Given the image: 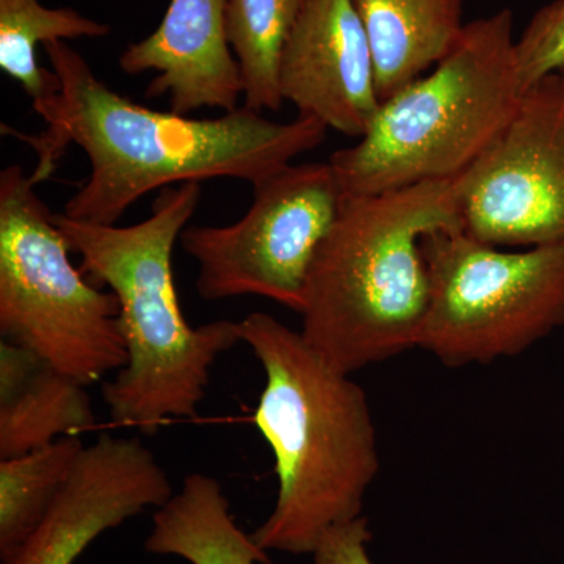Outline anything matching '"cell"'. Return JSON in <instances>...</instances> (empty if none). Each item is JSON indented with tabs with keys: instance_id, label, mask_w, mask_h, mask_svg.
<instances>
[{
	"instance_id": "obj_1",
	"label": "cell",
	"mask_w": 564,
	"mask_h": 564,
	"mask_svg": "<svg viewBox=\"0 0 564 564\" xmlns=\"http://www.w3.org/2000/svg\"><path fill=\"white\" fill-rule=\"evenodd\" d=\"M44 51L61 80L57 95L32 102L46 131H2L39 154L36 184L50 180L69 144L87 154L90 174L62 212L73 220L117 225L141 196L185 182L258 184L321 147L328 132L315 118L278 122L247 106L214 120L152 110L107 87L66 41L44 44Z\"/></svg>"
},
{
	"instance_id": "obj_2",
	"label": "cell",
	"mask_w": 564,
	"mask_h": 564,
	"mask_svg": "<svg viewBox=\"0 0 564 564\" xmlns=\"http://www.w3.org/2000/svg\"><path fill=\"white\" fill-rule=\"evenodd\" d=\"M239 332L265 372L254 423L278 475L273 511L251 534L267 552L313 555L329 529L361 518L380 469L369 400L273 315L251 313Z\"/></svg>"
},
{
	"instance_id": "obj_3",
	"label": "cell",
	"mask_w": 564,
	"mask_h": 564,
	"mask_svg": "<svg viewBox=\"0 0 564 564\" xmlns=\"http://www.w3.org/2000/svg\"><path fill=\"white\" fill-rule=\"evenodd\" d=\"M202 198L199 182L162 188L147 220L93 225L55 214L82 272L107 285L120 303L128 362L104 384L111 422L154 434L170 419H193L206 397L210 370L240 339L239 322L193 328L185 321L173 274L174 245Z\"/></svg>"
},
{
	"instance_id": "obj_4",
	"label": "cell",
	"mask_w": 564,
	"mask_h": 564,
	"mask_svg": "<svg viewBox=\"0 0 564 564\" xmlns=\"http://www.w3.org/2000/svg\"><path fill=\"white\" fill-rule=\"evenodd\" d=\"M454 228V180L345 196L307 276L306 343L348 375L419 347L430 302L423 239Z\"/></svg>"
},
{
	"instance_id": "obj_5",
	"label": "cell",
	"mask_w": 564,
	"mask_h": 564,
	"mask_svg": "<svg viewBox=\"0 0 564 564\" xmlns=\"http://www.w3.org/2000/svg\"><path fill=\"white\" fill-rule=\"evenodd\" d=\"M522 93L513 11L467 22L432 73L381 102L355 147L334 152L344 196L456 180L499 135Z\"/></svg>"
},
{
	"instance_id": "obj_6",
	"label": "cell",
	"mask_w": 564,
	"mask_h": 564,
	"mask_svg": "<svg viewBox=\"0 0 564 564\" xmlns=\"http://www.w3.org/2000/svg\"><path fill=\"white\" fill-rule=\"evenodd\" d=\"M32 174L0 173V333L85 386L128 362L120 303L85 280Z\"/></svg>"
},
{
	"instance_id": "obj_7",
	"label": "cell",
	"mask_w": 564,
	"mask_h": 564,
	"mask_svg": "<svg viewBox=\"0 0 564 564\" xmlns=\"http://www.w3.org/2000/svg\"><path fill=\"white\" fill-rule=\"evenodd\" d=\"M422 248L430 302L419 348L444 366L511 358L564 326V242L505 251L454 228Z\"/></svg>"
},
{
	"instance_id": "obj_8",
	"label": "cell",
	"mask_w": 564,
	"mask_h": 564,
	"mask_svg": "<svg viewBox=\"0 0 564 564\" xmlns=\"http://www.w3.org/2000/svg\"><path fill=\"white\" fill-rule=\"evenodd\" d=\"M344 198L332 163H291L252 185L239 221L187 226L180 243L198 263V295H258L302 314L311 267Z\"/></svg>"
},
{
	"instance_id": "obj_9",
	"label": "cell",
	"mask_w": 564,
	"mask_h": 564,
	"mask_svg": "<svg viewBox=\"0 0 564 564\" xmlns=\"http://www.w3.org/2000/svg\"><path fill=\"white\" fill-rule=\"evenodd\" d=\"M454 185L459 225L478 242H564V70L522 93L502 131Z\"/></svg>"
},
{
	"instance_id": "obj_10",
	"label": "cell",
	"mask_w": 564,
	"mask_h": 564,
	"mask_svg": "<svg viewBox=\"0 0 564 564\" xmlns=\"http://www.w3.org/2000/svg\"><path fill=\"white\" fill-rule=\"evenodd\" d=\"M172 480L137 437L85 445L43 521L2 564H74L101 534L172 499Z\"/></svg>"
},
{
	"instance_id": "obj_11",
	"label": "cell",
	"mask_w": 564,
	"mask_h": 564,
	"mask_svg": "<svg viewBox=\"0 0 564 564\" xmlns=\"http://www.w3.org/2000/svg\"><path fill=\"white\" fill-rule=\"evenodd\" d=\"M282 101L361 139L381 106L372 51L352 0H306L280 62Z\"/></svg>"
},
{
	"instance_id": "obj_12",
	"label": "cell",
	"mask_w": 564,
	"mask_h": 564,
	"mask_svg": "<svg viewBox=\"0 0 564 564\" xmlns=\"http://www.w3.org/2000/svg\"><path fill=\"white\" fill-rule=\"evenodd\" d=\"M226 17L228 0H170L161 25L129 44L118 65L129 76L155 73L147 96L169 95L174 113L236 110L243 80Z\"/></svg>"
},
{
	"instance_id": "obj_13",
	"label": "cell",
	"mask_w": 564,
	"mask_h": 564,
	"mask_svg": "<svg viewBox=\"0 0 564 564\" xmlns=\"http://www.w3.org/2000/svg\"><path fill=\"white\" fill-rule=\"evenodd\" d=\"M96 421L87 386L47 366L21 345L0 343V459L13 458Z\"/></svg>"
},
{
	"instance_id": "obj_14",
	"label": "cell",
	"mask_w": 564,
	"mask_h": 564,
	"mask_svg": "<svg viewBox=\"0 0 564 564\" xmlns=\"http://www.w3.org/2000/svg\"><path fill=\"white\" fill-rule=\"evenodd\" d=\"M381 102L444 61L462 39L463 0H352Z\"/></svg>"
},
{
	"instance_id": "obj_15",
	"label": "cell",
	"mask_w": 564,
	"mask_h": 564,
	"mask_svg": "<svg viewBox=\"0 0 564 564\" xmlns=\"http://www.w3.org/2000/svg\"><path fill=\"white\" fill-rule=\"evenodd\" d=\"M144 549L191 564H272L269 552L237 524L220 481L202 473L188 474L158 508Z\"/></svg>"
},
{
	"instance_id": "obj_16",
	"label": "cell",
	"mask_w": 564,
	"mask_h": 564,
	"mask_svg": "<svg viewBox=\"0 0 564 564\" xmlns=\"http://www.w3.org/2000/svg\"><path fill=\"white\" fill-rule=\"evenodd\" d=\"M111 28L74 9H50L40 0H0V68L21 85L32 102L57 95L61 80L41 68L36 50L52 41L104 39Z\"/></svg>"
},
{
	"instance_id": "obj_17",
	"label": "cell",
	"mask_w": 564,
	"mask_h": 564,
	"mask_svg": "<svg viewBox=\"0 0 564 564\" xmlns=\"http://www.w3.org/2000/svg\"><path fill=\"white\" fill-rule=\"evenodd\" d=\"M84 448L79 436H65L29 454L0 459L2 563L39 529Z\"/></svg>"
},
{
	"instance_id": "obj_18",
	"label": "cell",
	"mask_w": 564,
	"mask_h": 564,
	"mask_svg": "<svg viewBox=\"0 0 564 564\" xmlns=\"http://www.w3.org/2000/svg\"><path fill=\"white\" fill-rule=\"evenodd\" d=\"M306 0H228V39L239 62L248 109L278 111L280 62Z\"/></svg>"
},
{
	"instance_id": "obj_19",
	"label": "cell",
	"mask_w": 564,
	"mask_h": 564,
	"mask_svg": "<svg viewBox=\"0 0 564 564\" xmlns=\"http://www.w3.org/2000/svg\"><path fill=\"white\" fill-rule=\"evenodd\" d=\"M516 68L524 91L564 70V0H554L538 10L516 39Z\"/></svg>"
},
{
	"instance_id": "obj_20",
	"label": "cell",
	"mask_w": 564,
	"mask_h": 564,
	"mask_svg": "<svg viewBox=\"0 0 564 564\" xmlns=\"http://www.w3.org/2000/svg\"><path fill=\"white\" fill-rule=\"evenodd\" d=\"M372 541L369 521L364 516L333 527L314 551V564H373L367 552Z\"/></svg>"
}]
</instances>
